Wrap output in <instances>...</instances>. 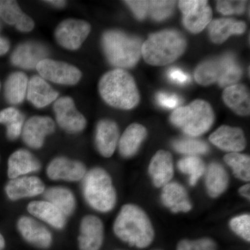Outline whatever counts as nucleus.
I'll list each match as a JSON object with an SVG mask.
<instances>
[{"label":"nucleus","instance_id":"29","mask_svg":"<svg viewBox=\"0 0 250 250\" xmlns=\"http://www.w3.org/2000/svg\"><path fill=\"white\" fill-rule=\"evenodd\" d=\"M205 184L210 197L216 198L228 188L229 175L221 164L213 162L205 170Z\"/></svg>","mask_w":250,"mask_h":250},{"label":"nucleus","instance_id":"43","mask_svg":"<svg viewBox=\"0 0 250 250\" xmlns=\"http://www.w3.org/2000/svg\"><path fill=\"white\" fill-rule=\"evenodd\" d=\"M10 42L7 39L0 36V56L4 55L9 52Z\"/></svg>","mask_w":250,"mask_h":250},{"label":"nucleus","instance_id":"28","mask_svg":"<svg viewBox=\"0 0 250 250\" xmlns=\"http://www.w3.org/2000/svg\"><path fill=\"white\" fill-rule=\"evenodd\" d=\"M27 210L31 215L45 222L55 229H62L65 227L66 223L65 215L50 202H31L27 206Z\"/></svg>","mask_w":250,"mask_h":250},{"label":"nucleus","instance_id":"16","mask_svg":"<svg viewBox=\"0 0 250 250\" xmlns=\"http://www.w3.org/2000/svg\"><path fill=\"white\" fill-rule=\"evenodd\" d=\"M18 231L28 243L39 248L46 249L52 244V236L44 225L34 219L22 216L18 220Z\"/></svg>","mask_w":250,"mask_h":250},{"label":"nucleus","instance_id":"45","mask_svg":"<svg viewBox=\"0 0 250 250\" xmlns=\"http://www.w3.org/2000/svg\"><path fill=\"white\" fill-rule=\"evenodd\" d=\"M47 4L52 5L54 7L63 8L66 4V1L62 0H52V1H45Z\"/></svg>","mask_w":250,"mask_h":250},{"label":"nucleus","instance_id":"13","mask_svg":"<svg viewBox=\"0 0 250 250\" xmlns=\"http://www.w3.org/2000/svg\"><path fill=\"white\" fill-rule=\"evenodd\" d=\"M47 176L52 180L77 182L82 180L86 174V168L82 163L70 160L67 158H55L47 168Z\"/></svg>","mask_w":250,"mask_h":250},{"label":"nucleus","instance_id":"33","mask_svg":"<svg viewBox=\"0 0 250 250\" xmlns=\"http://www.w3.org/2000/svg\"><path fill=\"white\" fill-rule=\"evenodd\" d=\"M179 170L189 177V184L192 187L196 185L199 179L205 173L204 161L197 156H187L179 161Z\"/></svg>","mask_w":250,"mask_h":250},{"label":"nucleus","instance_id":"39","mask_svg":"<svg viewBox=\"0 0 250 250\" xmlns=\"http://www.w3.org/2000/svg\"><path fill=\"white\" fill-rule=\"evenodd\" d=\"M247 1H218L217 10L225 16L242 15L246 11Z\"/></svg>","mask_w":250,"mask_h":250},{"label":"nucleus","instance_id":"30","mask_svg":"<svg viewBox=\"0 0 250 250\" xmlns=\"http://www.w3.org/2000/svg\"><path fill=\"white\" fill-rule=\"evenodd\" d=\"M29 80L22 72H15L8 77L4 84V96L11 104H20L27 96Z\"/></svg>","mask_w":250,"mask_h":250},{"label":"nucleus","instance_id":"1","mask_svg":"<svg viewBox=\"0 0 250 250\" xmlns=\"http://www.w3.org/2000/svg\"><path fill=\"white\" fill-rule=\"evenodd\" d=\"M113 231L121 241L140 249L150 246L154 238L149 217L142 208L134 205L122 207L115 220Z\"/></svg>","mask_w":250,"mask_h":250},{"label":"nucleus","instance_id":"8","mask_svg":"<svg viewBox=\"0 0 250 250\" xmlns=\"http://www.w3.org/2000/svg\"><path fill=\"white\" fill-rule=\"evenodd\" d=\"M36 70L45 80L61 85L77 84L82 78V72L77 67L66 62L45 59L41 61Z\"/></svg>","mask_w":250,"mask_h":250},{"label":"nucleus","instance_id":"17","mask_svg":"<svg viewBox=\"0 0 250 250\" xmlns=\"http://www.w3.org/2000/svg\"><path fill=\"white\" fill-rule=\"evenodd\" d=\"M118 125L111 120H102L98 123L95 131V142L97 149L104 157H111L119 141Z\"/></svg>","mask_w":250,"mask_h":250},{"label":"nucleus","instance_id":"41","mask_svg":"<svg viewBox=\"0 0 250 250\" xmlns=\"http://www.w3.org/2000/svg\"><path fill=\"white\" fill-rule=\"evenodd\" d=\"M156 101L162 107L172 109L177 107L180 103V99L177 95L160 92L156 97Z\"/></svg>","mask_w":250,"mask_h":250},{"label":"nucleus","instance_id":"27","mask_svg":"<svg viewBox=\"0 0 250 250\" xmlns=\"http://www.w3.org/2000/svg\"><path fill=\"white\" fill-rule=\"evenodd\" d=\"M213 18V11L208 4V1L199 0L198 4L187 12L183 14L184 27L189 32L199 34L210 24Z\"/></svg>","mask_w":250,"mask_h":250},{"label":"nucleus","instance_id":"4","mask_svg":"<svg viewBox=\"0 0 250 250\" xmlns=\"http://www.w3.org/2000/svg\"><path fill=\"white\" fill-rule=\"evenodd\" d=\"M143 41L120 30H108L102 37L104 53L108 62L118 69L131 68L142 56Z\"/></svg>","mask_w":250,"mask_h":250},{"label":"nucleus","instance_id":"49","mask_svg":"<svg viewBox=\"0 0 250 250\" xmlns=\"http://www.w3.org/2000/svg\"><path fill=\"white\" fill-rule=\"evenodd\" d=\"M0 87H1V85H0Z\"/></svg>","mask_w":250,"mask_h":250},{"label":"nucleus","instance_id":"23","mask_svg":"<svg viewBox=\"0 0 250 250\" xmlns=\"http://www.w3.org/2000/svg\"><path fill=\"white\" fill-rule=\"evenodd\" d=\"M246 23L232 18H220L210 22L208 34L213 43L222 44L231 35H242L246 32Z\"/></svg>","mask_w":250,"mask_h":250},{"label":"nucleus","instance_id":"25","mask_svg":"<svg viewBox=\"0 0 250 250\" xmlns=\"http://www.w3.org/2000/svg\"><path fill=\"white\" fill-rule=\"evenodd\" d=\"M147 136V131L142 125L134 123L130 125L118 141L121 155L124 158L134 156Z\"/></svg>","mask_w":250,"mask_h":250},{"label":"nucleus","instance_id":"46","mask_svg":"<svg viewBox=\"0 0 250 250\" xmlns=\"http://www.w3.org/2000/svg\"><path fill=\"white\" fill-rule=\"evenodd\" d=\"M5 246V241L4 237L0 233V250L4 249Z\"/></svg>","mask_w":250,"mask_h":250},{"label":"nucleus","instance_id":"35","mask_svg":"<svg viewBox=\"0 0 250 250\" xmlns=\"http://www.w3.org/2000/svg\"><path fill=\"white\" fill-rule=\"evenodd\" d=\"M172 146L176 152L187 156L202 155L209 151V147L205 141L192 138L175 140Z\"/></svg>","mask_w":250,"mask_h":250},{"label":"nucleus","instance_id":"40","mask_svg":"<svg viewBox=\"0 0 250 250\" xmlns=\"http://www.w3.org/2000/svg\"><path fill=\"white\" fill-rule=\"evenodd\" d=\"M135 17L139 21H144L148 16V1H125Z\"/></svg>","mask_w":250,"mask_h":250},{"label":"nucleus","instance_id":"21","mask_svg":"<svg viewBox=\"0 0 250 250\" xmlns=\"http://www.w3.org/2000/svg\"><path fill=\"white\" fill-rule=\"evenodd\" d=\"M59 93L40 76L31 77L28 83L27 98L35 107L42 108L58 99Z\"/></svg>","mask_w":250,"mask_h":250},{"label":"nucleus","instance_id":"7","mask_svg":"<svg viewBox=\"0 0 250 250\" xmlns=\"http://www.w3.org/2000/svg\"><path fill=\"white\" fill-rule=\"evenodd\" d=\"M82 192L93 209L106 213L114 208L116 192L109 174L101 167H94L85 174Z\"/></svg>","mask_w":250,"mask_h":250},{"label":"nucleus","instance_id":"42","mask_svg":"<svg viewBox=\"0 0 250 250\" xmlns=\"http://www.w3.org/2000/svg\"><path fill=\"white\" fill-rule=\"evenodd\" d=\"M167 75L169 80L176 84L186 85L190 83L191 80L188 74L186 73L183 70L177 67L169 69Z\"/></svg>","mask_w":250,"mask_h":250},{"label":"nucleus","instance_id":"31","mask_svg":"<svg viewBox=\"0 0 250 250\" xmlns=\"http://www.w3.org/2000/svg\"><path fill=\"white\" fill-rule=\"evenodd\" d=\"M44 197L46 201L57 207L65 217L71 215L75 210V196L66 188H49L44 192Z\"/></svg>","mask_w":250,"mask_h":250},{"label":"nucleus","instance_id":"26","mask_svg":"<svg viewBox=\"0 0 250 250\" xmlns=\"http://www.w3.org/2000/svg\"><path fill=\"white\" fill-rule=\"evenodd\" d=\"M224 103L236 114L241 116H249L250 98L249 90L245 85H230L224 90Z\"/></svg>","mask_w":250,"mask_h":250},{"label":"nucleus","instance_id":"47","mask_svg":"<svg viewBox=\"0 0 250 250\" xmlns=\"http://www.w3.org/2000/svg\"><path fill=\"white\" fill-rule=\"evenodd\" d=\"M1 22H0V31H1Z\"/></svg>","mask_w":250,"mask_h":250},{"label":"nucleus","instance_id":"5","mask_svg":"<svg viewBox=\"0 0 250 250\" xmlns=\"http://www.w3.org/2000/svg\"><path fill=\"white\" fill-rule=\"evenodd\" d=\"M194 76L197 83L204 86L218 83L227 88L241 80L243 69L236 57L229 53L202 62L195 69Z\"/></svg>","mask_w":250,"mask_h":250},{"label":"nucleus","instance_id":"14","mask_svg":"<svg viewBox=\"0 0 250 250\" xmlns=\"http://www.w3.org/2000/svg\"><path fill=\"white\" fill-rule=\"evenodd\" d=\"M209 141L219 149L229 153L242 152L247 146L243 130L228 125H223L212 133Z\"/></svg>","mask_w":250,"mask_h":250},{"label":"nucleus","instance_id":"12","mask_svg":"<svg viewBox=\"0 0 250 250\" xmlns=\"http://www.w3.org/2000/svg\"><path fill=\"white\" fill-rule=\"evenodd\" d=\"M48 51L45 46L39 42H27L20 44L11 56V62L15 66L31 70L36 68L38 64L47 59Z\"/></svg>","mask_w":250,"mask_h":250},{"label":"nucleus","instance_id":"3","mask_svg":"<svg viewBox=\"0 0 250 250\" xmlns=\"http://www.w3.org/2000/svg\"><path fill=\"white\" fill-rule=\"evenodd\" d=\"M187 47V39L182 33L166 29L154 33L143 42V58L149 65L163 66L179 59Z\"/></svg>","mask_w":250,"mask_h":250},{"label":"nucleus","instance_id":"20","mask_svg":"<svg viewBox=\"0 0 250 250\" xmlns=\"http://www.w3.org/2000/svg\"><path fill=\"white\" fill-rule=\"evenodd\" d=\"M161 201L172 213H187L192 208L187 190L177 182H170L163 187Z\"/></svg>","mask_w":250,"mask_h":250},{"label":"nucleus","instance_id":"18","mask_svg":"<svg viewBox=\"0 0 250 250\" xmlns=\"http://www.w3.org/2000/svg\"><path fill=\"white\" fill-rule=\"evenodd\" d=\"M45 185L36 177H20L11 179L5 187V192L12 201L37 196L45 191Z\"/></svg>","mask_w":250,"mask_h":250},{"label":"nucleus","instance_id":"36","mask_svg":"<svg viewBox=\"0 0 250 250\" xmlns=\"http://www.w3.org/2000/svg\"><path fill=\"white\" fill-rule=\"evenodd\" d=\"M174 1H148V15L156 22L166 21L173 14Z\"/></svg>","mask_w":250,"mask_h":250},{"label":"nucleus","instance_id":"6","mask_svg":"<svg viewBox=\"0 0 250 250\" xmlns=\"http://www.w3.org/2000/svg\"><path fill=\"white\" fill-rule=\"evenodd\" d=\"M170 121L187 136L197 137L211 128L215 121V113L209 103L196 100L188 106L174 110Z\"/></svg>","mask_w":250,"mask_h":250},{"label":"nucleus","instance_id":"32","mask_svg":"<svg viewBox=\"0 0 250 250\" xmlns=\"http://www.w3.org/2000/svg\"><path fill=\"white\" fill-rule=\"evenodd\" d=\"M24 117L14 107L4 108L0 111V124L6 127V136L10 141H15L22 134Z\"/></svg>","mask_w":250,"mask_h":250},{"label":"nucleus","instance_id":"2","mask_svg":"<svg viewBox=\"0 0 250 250\" xmlns=\"http://www.w3.org/2000/svg\"><path fill=\"white\" fill-rule=\"evenodd\" d=\"M99 91L105 103L119 109H133L141 100L134 79L122 69L104 74L99 82Z\"/></svg>","mask_w":250,"mask_h":250},{"label":"nucleus","instance_id":"38","mask_svg":"<svg viewBox=\"0 0 250 250\" xmlns=\"http://www.w3.org/2000/svg\"><path fill=\"white\" fill-rule=\"evenodd\" d=\"M177 250H218V248L214 241L204 238L194 241L182 240L177 245Z\"/></svg>","mask_w":250,"mask_h":250},{"label":"nucleus","instance_id":"19","mask_svg":"<svg viewBox=\"0 0 250 250\" xmlns=\"http://www.w3.org/2000/svg\"><path fill=\"white\" fill-rule=\"evenodd\" d=\"M148 172L156 187H164L170 183L174 176L173 159L170 153L158 151L149 163Z\"/></svg>","mask_w":250,"mask_h":250},{"label":"nucleus","instance_id":"48","mask_svg":"<svg viewBox=\"0 0 250 250\" xmlns=\"http://www.w3.org/2000/svg\"></svg>","mask_w":250,"mask_h":250},{"label":"nucleus","instance_id":"15","mask_svg":"<svg viewBox=\"0 0 250 250\" xmlns=\"http://www.w3.org/2000/svg\"><path fill=\"white\" fill-rule=\"evenodd\" d=\"M103 239L104 226L100 218L89 215L82 219L79 236L80 250H100Z\"/></svg>","mask_w":250,"mask_h":250},{"label":"nucleus","instance_id":"10","mask_svg":"<svg viewBox=\"0 0 250 250\" xmlns=\"http://www.w3.org/2000/svg\"><path fill=\"white\" fill-rule=\"evenodd\" d=\"M57 124L69 134H77L86 126L85 117L78 111L70 97L58 98L54 104Z\"/></svg>","mask_w":250,"mask_h":250},{"label":"nucleus","instance_id":"22","mask_svg":"<svg viewBox=\"0 0 250 250\" xmlns=\"http://www.w3.org/2000/svg\"><path fill=\"white\" fill-rule=\"evenodd\" d=\"M40 168V162L26 149L16 151L10 156L8 161V176L10 179L37 172Z\"/></svg>","mask_w":250,"mask_h":250},{"label":"nucleus","instance_id":"24","mask_svg":"<svg viewBox=\"0 0 250 250\" xmlns=\"http://www.w3.org/2000/svg\"><path fill=\"white\" fill-rule=\"evenodd\" d=\"M0 18L22 32H29L34 27V21L22 12L16 1L0 0Z\"/></svg>","mask_w":250,"mask_h":250},{"label":"nucleus","instance_id":"9","mask_svg":"<svg viewBox=\"0 0 250 250\" xmlns=\"http://www.w3.org/2000/svg\"><path fill=\"white\" fill-rule=\"evenodd\" d=\"M90 30V24L84 21L67 19L61 22L56 29V41L63 48L76 50L89 35Z\"/></svg>","mask_w":250,"mask_h":250},{"label":"nucleus","instance_id":"34","mask_svg":"<svg viewBox=\"0 0 250 250\" xmlns=\"http://www.w3.org/2000/svg\"><path fill=\"white\" fill-rule=\"evenodd\" d=\"M224 161L233 170L237 178L245 182L250 179V156L239 152L229 153L224 156Z\"/></svg>","mask_w":250,"mask_h":250},{"label":"nucleus","instance_id":"37","mask_svg":"<svg viewBox=\"0 0 250 250\" xmlns=\"http://www.w3.org/2000/svg\"><path fill=\"white\" fill-rule=\"evenodd\" d=\"M229 226L233 232L245 241H250V215L243 214L230 220Z\"/></svg>","mask_w":250,"mask_h":250},{"label":"nucleus","instance_id":"11","mask_svg":"<svg viewBox=\"0 0 250 250\" xmlns=\"http://www.w3.org/2000/svg\"><path fill=\"white\" fill-rule=\"evenodd\" d=\"M55 123L47 116H33L24 124L22 139L28 147L39 149L43 146L47 135L54 133Z\"/></svg>","mask_w":250,"mask_h":250},{"label":"nucleus","instance_id":"44","mask_svg":"<svg viewBox=\"0 0 250 250\" xmlns=\"http://www.w3.org/2000/svg\"><path fill=\"white\" fill-rule=\"evenodd\" d=\"M239 193L242 196L246 197V199L250 200V186L249 184H246L240 188Z\"/></svg>","mask_w":250,"mask_h":250}]
</instances>
